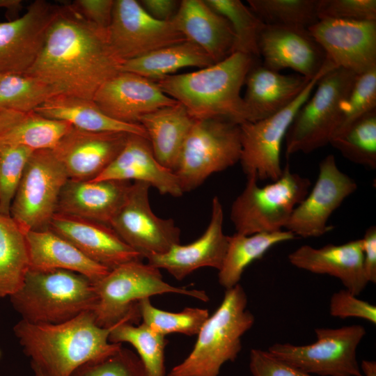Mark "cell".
Masks as SVG:
<instances>
[{
  "instance_id": "1",
  "label": "cell",
  "mask_w": 376,
  "mask_h": 376,
  "mask_svg": "<svg viewBox=\"0 0 376 376\" xmlns=\"http://www.w3.org/2000/svg\"><path fill=\"white\" fill-rule=\"evenodd\" d=\"M107 29L87 20L72 3L59 6L42 49L25 74L38 77L61 94L93 100L100 86L121 72Z\"/></svg>"
},
{
  "instance_id": "2",
  "label": "cell",
  "mask_w": 376,
  "mask_h": 376,
  "mask_svg": "<svg viewBox=\"0 0 376 376\" xmlns=\"http://www.w3.org/2000/svg\"><path fill=\"white\" fill-rule=\"evenodd\" d=\"M114 327L99 326L93 311H87L56 324L20 320L13 331L33 372L42 376H71L84 363L106 357L122 347L109 340Z\"/></svg>"
},
{
  "instance_id": "3",
  "label": "cell",
  "mask_w": 376,
  "mask_h": 376,
  "mask_svg": "<svg viewBox=\"0 0 376 376\" xmlns=\"http://www.w3.org/2000/svg\"><path fill=\"white\" fill-rule=\"evenodd\" d=\"M258 62L249 55L234 52L208 67L155 81L165 94L184 106L194 120L223 118L241 125L250 122L251 117L240 91Z\"/></svg>"
},
{
  "instance_id": "4",
  "label": "cell",
  "mask_w": 376,
  "mask_h": 376,
  "mask_svg": "<svg viewBox=\"0 0 376 376\" xmlns=\"http://www.w3.org/2000/svg\"><path fill=\"white\" fill-rule=\"evenodd\" d=\"M10 302L22 320L33 324H56L93 311L97 301L93 282L64 269H29Z\"/></svg>"
},
{
  "instance_id": "5",
  "label": "cell",
  "mask_w": 376,
  "mask_h": 376,
  "mask_svg": "<svg viewBox=\"0 0 376 376\" xmlns=\"http://www.w3.org/2000/svg\"><path fill=\"white\" fill-rule=\"evenodd\" d=\"M246 306L247 296L240 283L226 290L222 302L198 333L191 352L167 376H219L225 363L236 359L242 337L254 324Z\"/></svg>"
},
{
  "instance_id": "6",
  "label": "cell",
  "mask_w": 376,
  "mask_h": 376,
  "mask_svg": "<svg viewBox=\"0 0 376 376\" xmlns=\"http://www.w3.org/2000/svg\"><path fill=\"white\" fill-rule=\"evenodd\" d=\"M93 285L97 301L93 313L97 324L104 328L122 322L137 324L141 320L139 301L154 295L176 293L203 301L209 300L204 290L167 283L159 269L141 260L126 263L110 270Z\"/></svg>"
},
{
  "instance_id": "7",
  "label": "cell",
  "mask_w": 376,
  "mask_h": 376,
  "mask_svg": "<svg viewBox=\"0 0 376 376\" xmlns=\"http://www.w3.org/2000/svg\"><path fill=\"white\" fill-rule=\"evenodd\" d=\"M258 180L255 175L246 176L244 189L232 203L230 219L237 233L249 235L283 230L311 185L308 178L291 172L288 164L271 183L261 187Z\"/></svg>"
},
{
  "instance_id": "8",
  "label": "cell",
  "mask_w": 376,
  "mask_h": 376,
  "mask_svg": "<svg viewBox=\"0 0 376 376\" xmlns=\"http://www.w3.org/2000/svg\"><path fill=\"white\" fill-rule=\"evenodd\" d=\"M241 150L239 124L223 118L195 120L173 171L183 193L240 162Z\"/></svg>"
},
{
  "instance_id": "9",
  "label": "cell",
  "mask_w": 376,
  "mask_h": 376,
  "mask_svg": "<svg viewBox=\"0 0 376 376\" xmlns=\"http://www.w3.org/2000/svg\"><path fill=\"white\" fill-rule=\"evenodd\" d=\"M357 75L336 68L324 75L297 112L285 135V154L309 153L329 143L338 129L341 105Z\"/></svg>"
},
{
  "instance_id": "10",
  "label": "cell",
  "mask_w": 376,
  "mask_h": 376,
  "mask_svg": "<svg viewBox=\"0 0 376 376\" xmlns=\"http://www.w3.org/2000/svg\"><path fill=\"white\" fill-rule=\"evenodd\" d=\"M336 68L327 59L320 71L288 106L262 120L240 125V162L246 176L255 175L258 180L272 182L281 177L283 171L281 163V144L297 112L312 94L318 81Z\"/></svg>"
},
{
  "instance_id": "11",
  "label": "cell",
  "mask_w": 376,
  "mask_h": 376,
  "mask_svg": "<svg viewBox=\"0 0 376 376\" xmlns=\"http://www.w3.org/2000/svg\"><path fill=\"white\" fill-rule=\"evenodd\" d=\"M315 334L313 343H274L268 351L310 375L363 376L357 358V347L366 334L363 326L316 328Z\"/></svg>"
},
{
  "instance_id": "12",
  "label": "cell",
  "mask_w": 376,
  "mask_h": 376,
  "mask_svg": "<svg viewBox=\"0 0 376 376\" xmlns=\"http://www.w3.org/2000/svg\"><path fill=\"white\" fill-rule=\"evenodd\" d=\"M52 149L34 150L13 200L10 215L26 233L48 229L68 180Z\"/></svg>"
},
{
  "instance_id": "13",
  "label": "cell",
  "mask_w": 376,
  "mask_h": 376,
  "mask_svg": "<svg viewBox=\"0 0 376 376\" xmlns=\"http://www.w3.org/2000/svg\"><path fill=\"white\" fill-rule=\"evenodd\" d=\"M150 185L132 183L127 198L111 221L118 235L143 258L180 244V230L171 219L157 217L149 201Z\"/></svg>"
},
{
  "instance_id": "14",
  "label": "cell",
  "mask_w": 376,
  "mask_h": 376,
  "mask_svg": "<svg viewBox=\"0 0 376 376\" xmlns=\"http://www.w3.org/2000/svg\"><path fill=\"white\" fill-rule=\"evenodd\" d=\"M107 33L113 50L123 62L187 40L173 18L157 20L135 0L114 1Z\"/></svg>"
},
{
  "instance_id": "15",
  "label": "cell",
  "mask_w": 376,
  "mask_h": 376,
  "mask_svg": "<svg viewBox=\"0 0 376 376\" xmlns=\"http://www.w3.org/2000/svg\"><path fill=\"white\" fill-rule=\"evenodd\" d=\"M357 189L354 179L341 171L335 157L329 155L319 164L311 191L295 208L285 230L296 237H318L329 232L327 222L343 202Z\"/></svg>"
},
{
  "instance_id": "16",
  "label": "cell",
  "mask_w": 376,
  "mask_h": 376,
  "mask_svg": "<svg viewBox=\"0 0 376 376\" xmlns=\"http://www.w3.org/2000/svg\"><path fill=\"white\" fill-rule=\"evenodd\" d=\"M58 8L36 0L20 17L0 23V75L25 74L32 67Z\"/></svg>"
},
{
  "instance_id": "17",
  "label": "cell",
  "mask_w": 376,
  "mask_h": 376,
  "mask_svg": "<svg viewBox=\"0 0 376 376\" xmlns=\"http://www.w3.org/2000/svg\"><path fill=\"white\" fill-rule=\"evenodd\" d=\"M308 29L336 67L356 75L376 68V20L322 19Z\"/></svg>"
},
{
  "instance_id": "18",
  "label": "cell",
  "mask_w": 376,
  "mask_h": 376,
  "mask_svg": "<svg viewBox=\"0 0 376 376\" xmlns=\"http://www.w3.org/2000/svg\"><path fill=\"white\" fill-rule=\"evenodd\" d=\"M93 100L109 117L131 124H139L141 116L178 103L155 81L123 71L104 83Z\"/></svg>"
},
{
  "instance_id": "19",
  "label": "cell",
  "mask_w": 376,
  "mask_h": 376,
  "mask_svg": "<svg viewBox=\"0 0 376 376\" xmlns=\"http://www.w3.org/2000/svg\"><path fill=\"white\" fill-rule=\"evenodd\" d=\"M262 64L279 72L290 68L311 79L322 68L327 56L306 28L265 24L258 42Z\"/></svg>"
},
{
  "instance_id": "20",
  "label": "cell",
  "mask_w": 376,
  "mask_h": 376,
  "mask_svg": "<svg viewBox=\"0 0 376 376\" xmlns=\"http://www.w3.org/2000/svg\"><path fill=\"white\" fill-rule=\"evenodd\" d=\"M129 134L88 132L71 127L52 150L64 166L69 179L92 180L116 157Z\"/></svg>"
},
{
  "instance_id": "21",
  "label": "cell",
  "mask_w": 376,
  "mask_h": 376,
  "mask_svg": "<svg viewBox=\"0 0 376 376\" xmlns=\"http://www.w3.org/2000/svg\"><path fill=\"white\" fill-rule=\"evenodd\" d=\"M224 210L217 196L212 201L211 217L203 234L194 242L173 246L166 252L146 258L148 263L166 270L177 280H182L201 267L219 270L228 244V236L223 230Z\"/></svg>"
},
{
  "instance_id": "22",
  "label": "cell",
  "mask_w": 376,
  "mask_h": 376,
  "mask_svg": "<svg viewBox=\"0 0 376 376\" xmlns=\"http://www.w3.org/2000/svg\"><path fill=\"white\" fill-rule=\"evenodd\" d=\"M49 228L71 242L86 257L109 270L143 258L110 226L100 222L55 213Z\"/></svg>"
},
{
  "instance_id": "23",
  "label": "cell",
  "mask_w": 376,
  "mask_h": 376,
  "mask_svg": "<svg viewBox=\"0 0 376 376\" xmlns=\"http://www.w3.org/2000/svg\"><path fill=\"white\" fill-rule=\"evenodd\" d=\"M297 268L314 274H327L340 281L345 289L358 296L366 287L361 239L320 248L303 245L288 255Z\"/></svg>"
},
{
  "instance_id": "24",
  "label": "cell",
  "mask_w": 376,
  "mask_h": 376,
  "mask_svg": "<svg viewBox=\"0 0 376 376\" xmlns=\"http://www.w3.org/2000/svg\"><path fill=\"white\" fill-rule=\"evenodd\" d=\"M132 183L129 181L73 180L63 186L56 212L110 226L124 203Z\"/></svg>"
},
{
  "instance_id": "25",
  "label": "cell",
  "mask_w": 376,
  "mask_h": 376,
  "mask_svg": "<svg viewBox=\"0 0 376 376\" xmlns=\"http://www.w3.org/2000/svg\"><path fill=\"white\" fill-rule=\"evenodd\" d=\"M133 180L148 183L160 194L174 197L184 193L173 171L155 158L147 138L130 134L126 143L109 166L92 180Z\"/></svg>"
},
{
  "instance_id": "26",
  "label": "cell",
  "mask_w": 376,
  "mask_h": 376,
  "mask_svg": "<svg viewBox=\"0 0 376 376\" xmlns=\"http://www.w3.org/2000/svg\"><path fill=\"white\" fill-rule=\"evenodd\" d=\"M173 20L182 35L218 63L233 53L235 34L228 20L205 0H183Z\"/></svg>"
},
{
  "instance_id": "27",
  "label": "cell",
  "mask_w": 376,
  "mask_h": 376,
  "mask_svg": "<svg viewBox=\"0 0 376 376\" xmlns=\"http://www.w3.org/2000/svg\"><path fill=\"white\" fill-rule=\"evenodd\" d=\"M311 79L300 75H283L256 63L249 72L244 84V101L250 122L262 120L283 109L292 102Z\"/></svg>"
},
{
  "instance_id": "28",
  "label": "cell",
  "mask_w": 376,
  "mask_h": 376,
  "mask_svg": "<svg viewBox=\"0 0 376 376\" xmlns=\"http://www.w3.org/2000/svg\"><path fill=\"white\" fill-rule=\"evenodd\" d=\"M29 269H64L79 273L93 283L110 270L93 261L66 239L49 228L25 233Z\"/></svg>"
},
{
  "instance_id": "29",
  "label": "cell",
  "mask_w": 376,
  "mask_h": 376,
  "mask_svg": "<svg viewBox=\"0 0 376 376\" xmlns=\"http://www.w3.org/2000/svg\"><path fill=\"white\" fill-rule=\"evenodd\" d=\"M194 122L185 107L178 102L141 116L139 123L146 132L157 160L174 171Z\"/></svg>"
},
{
  "instance_id": "30",
  "label": "cell",
  "mask_w": 376,
  "mask_h": 376,
  "mask_svg": "<svg viewBox=\"0 0 376 376\" xmlns=\"http://www.w3.org/2000/svg\"><path fill=\"white\" fill-rule=\"evenodd\" d=\"M35 111L50 119L67 122L72 127L84 131L125 132L148 139L146 132L141 125L123 123L109 117L93 100L58 94L38 107Z\"/></svg>"
},
{
  "instance_id": "31",
  "label": "cell",
  "mask_w": 376,
  "mask_h": 376,
  "mask_svg": "<svg viewBox=\"0 0 376 376\" xmlns=\"http://www.w3.org/2000/svg\"><path fill=\"white\" fill-rule=\"evenodd\" d=\"M72 126L35 111L0 110V146H24L32 150L52 149Z\"/></svg>"
},
{
  "instance_id": "32",
  "label": "cell",
  "mask_w": 376,
  "mask_h": 376,
  "mask_svg": "<svg viewBox=\"0 0 376 376\" xmlns=\"http://www.w3.org/2000/svg\"><path fill=\"white\" fill-rule=\"evenodd\" d=\"M196 44L186 40L164 47L123 62L121 71L157 80L187 67L204 68L214 64Z\"/></svg>"
},
{
  "instance_id": "33",
  "label": "cell",
  "mask_w": 376,
  "mask_h": 376,
  "mask_svg": "<svg viewBox=\"0 0 376 376\" xmlns=\"http://www.w3.org/2000/svg\"><path fill=\"white\" fill-rule=\"evenodd\" d=\"M295 238L296 237L287 230L249 235L235 233L228 236L226 253L218 270L219 284L226 290L235 287L251 263L261 258L272 246Z\"/></svg>"
},
{
  "instance_id": "34",
  "label": "cell",
  "mask_w": 376,
  "mask_h": 376,
  "mask_svg": "<svg viewBox=\"0 0 376 376\" xmlns=\"http://www.w3.org/2000/svg\"><path fill=\"white\" fill-rule=\"evenodd\" d=\"M29 269L25 233L10 215L0 213V298L22 286Z\"/></svg>"
},
{
  "instance_id": "35",
  "label": "cell",
  "mask_w": 376,
  "mask_h": 376,
  "mask_svg": "<svg viewBox=\"0 0 376 376\" xmlns=\"http://www.w3.org/2000/svg\"><path fill=\"white\" fill-rule=\"evenodd\" d=\"M109 340L113 343H130L136 350L147 376H166L164 352L168 340L165 336L143 322H122L112 329Z\"/></svg>"
},
{
  "instance_id": "36",
  "label": "cell",
  "mask_w": 376,
  "mask_h": 376,
  "mask_svg": "<svg viewBox=\"0 0 376 376\" xmlns=\"http://www.w3.org/2000/svg\"><path fill=\"white\" fill-rule=\"evenodd\" d=\"M329 144L350 162L375 169L376 110L337 130Z\"/></svg>"
},
{
  "instance_id": "37",
  "label": "cell",
  "mask_w": 376,
  "mask_h": 376,
  "mask_svg": "<svg viewBox=\"0 0 376 376\" xmlns=\"http://www.w3.org/2000/svg\"><path fill=\"white\" fill-rule=\"evenodd\" d=\"M61 94L52 85L29 74H9L0 79V110L35 111Z\"/></svg>"
},
{
  "instance_id": "38",
  "label": "cell",
  "mask_w": 376,
  "mask_h": 376,
  "mask_svg": "<svg viewBox=\"0 0 376 376\" xmlns=\"http://www.w3.org/2000/svg\"><path fill=\"white\" fill-rule=\"evenodd\" d=\"M212 9L226 17L234 34V52L260 58L258 42L265 24L240 0H205Z\"/></svg>"
},
{
  "instance_id": "39",
  "label": "cell",
  "mask_w": 376,
  "mask_h": 376,
  "mask_svg": "<svg viewBox=\"0 0 376 376\" xmlns=\"http://www.w3.org/2000/svg\"><path fill=\"white\" fill-rule=\"evenodd\" d=\"M250 9L267 25L308 29L319 20L318 0H249Z\"/></svg>"
},
{
  "instance_id": "40",
  "label": "cell",
  "mask_w": 376,
  "mask_h": 376,
  "mask_svg": "<svg viewBox=\"0 0 376 376\" xmlns=\"http://www.w3.org/2000/svg\"><path fill=\"white\" fill-rule=\"evenodd\" d=\"M139 308L142 322L165 336L175 333L197 335L209 317L208 311L200 308L187 307L177 313L159 309L152 304L150 298L141 300Z\"/></svg>"
},
{
  "instance_id": "41",
  "label": "cell",
  "mask_w": 376,
  "mask_h": 376,
  "mask_svg": "<svg viewBox=\"0 0 376 376\" xmlns=\"http://www.w3.org/2000/svg\"><path fill=\"white\" fill-rule=\"evenodd\" d=\"M33 150L24 146H0V213L10 215V206Z\"/></svg>"
},
{
  "instance_id": "42",
  "label": "cell",
  "mask_w": 376,
  "mask_h": 376,
  "mask_svg": "<svg viewBox=\"0 0 376 376\" xmlns=\"http://www.w3.org/2000/svg\"><path fill=\"white\" fill-rule=\"evenodd\" d=\"M374 110H376V68L357 75L342 103L340 121L336 131Z\"/></svg>"
},
{
  "instance_id": "43",
  "label": "cell",
  "mask_w": 376,
  "mask_h": 376,
  "mask_svg": "<svg viewBox=\"0 0 376 376\" xmlns=\"http://www.w3.org/2000/svg\"><path fill=\"white\" fill-rule=\"evenodd\" d=\"M71 376H147L138 355L121 347L114 353L79 367Z\"/></svg>"
},
{
  "instance_id": "44",
  "label": "cell",
  "mask_w": 376,
  "mask_h": 376,
  "mask_svg": "<svg viewBox=\"0 0 376 376\" xmlns=\"http://www.w3.org/2000/svg\"><path fill=\"white\" fill-rule=\"evenodd\" d=\"M319 19L376 20L375 0H318Z\"/></svg>"
},
{
  "instance_id": "45",
  "label": "cell",
  "mask_w": 376,
  "mask_h": 376,
  "mask_svg": "<svg viewBox=\"0 0 376 376\" xmlns=\"http://www.w3.org/2000/svg\"><path fill=\"white\" fill-rule=\"evenodd\" d=\"M329 313L335 318H357L376 324L375 306L358 299L346 289L340 290L331 295Z\"/></svg>"
},
{
  "instance_id": "46",
  "label": "cell",
  "mask_w": 376,
  "mask_h": 376,
  "mask_svg": "<svg viewBox=\"0 0 376 376\" xmlns=\"http://www.w3.org/2000/svg\"><path fill=\"white\" fill-rule=\"evenodd\" d=\"M249 369L253 376H312L260 349L250 351Z\"/></svg>"
},
{
  "instance_id": "47",
  "label": "cell",
  "mask_w": 376,
  "mask_h": 376,
  "mask_svg": "<svg viewBox=\"0 0 376 376\" xmlns=\"http://www.w3.org/2000/svg\"><path fill=\"white\" fill-rule=\"evenodd\" d=\"M113 0H77L72 6L89 22L104 29L110 24Z\"/></svg>"
},
{
  "instance_id": "48",
  "label": "cell",
  "mask_w": 376,
  "mask_h": 376,
  "mask_svg": "<svg viewBox=\"0 0 376 376\" xmlns=\"http://www.w3.org/2000/svg\"><path fill=\"white\" fill-rule=\"evenodd\" d=\"M363 254V269L368 283H376V227L370 226L361 239Z\"/></svg>"
},
{
  "instance_id": "49",
  "label": "cell",
  "mask_w": 376,
  "mask_h": 376,
  "mask_svg": "<svg viewBox=\"0 0 376 376\" xmlns=\"http://www.w3.org/2000/svg\"><path fill=\"white\" fill-rule=\"evenodd\" d=\"M139 3L150 15L160 21L171 20L180 5L175 0H142Z\"/></svg>"
},
{
  "instance_id": "50",
  "label": "cell",
  "mask_w": 376,
  "mask_h": 376,
  "mask_svg": "<svg viewBox=\"0 0 376 376\" xmlns=\"http://www.w3.org/2000/svg\"><path fill=\"white\" fill-rule=\"evenodd\" d=\"M0 8H5L8 14L17 15L22 8L21 0H0Z\"/></svg>"
},
{
  "instance_id": "51",
  "label": "cell",
  "mask_w": 376,
  "mask_h": 376,
  "mask_svg": "<svg viewBox=\"0 0 376 376\" xmlns=\"http://www.w3.org/2000/svg\"><path fill=\"white\" fill-rule=\"evenodd\" d=\"M360 367L363 376H376V362L375 361L363 360Z\"/></svg>"
},
{
  "instance_id": "52",
  "label": "cell",
  "mask_w": 376,
  "mask_h": 376,
  "mask_svg": "<svg viewBox=\"0 0 376 376\" xmlns=\"http://www.w3.org/2000/svg\"><path fill=\"white\" fill-rule=\"evenodd\" d=\"M33 373H34L35 376H42L41 374H40L38 373H36V372H33Z\"/></svg>"
},
{
  "instance_id": "53",
  "label": "cell",
  "mask_w": 376,
  "mask_h": 376,
  "mask_svg": "<svg viewBox=\"0 0 376 376\" xmlns=\"http://www.w3.org/2000/svg\"><path fill=\"white\" fill-rule=\"evenodd\" d=\"M1 77H2V75H0V79H1Z\"/></svg>"
}]
</instances>
